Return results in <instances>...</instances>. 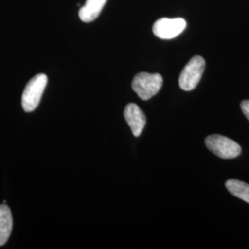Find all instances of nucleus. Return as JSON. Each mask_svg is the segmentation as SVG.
<instances>
[{
  "instance_id": "nucleus-4",
  "label": "nucleus",
  "mask_w": 249,
  "mask_h": 249,
  "mask_svg": "<svg viewBox=\"0 0 249 249\" xmlns=\"http://www.w3.org/2000/svg\"><path fill=\"white\" fill-rule=\"evenodd\" d=\"M205 66L206 63L202 56L196 55L192 57L180 74L178 80L180 88L186 91L195 89L198 82L201 80Z\"/></svg>"
},
{
  "instance_id": "nucleus-1",
  "label": "nucleus",
  "mask_w": 249,
  "mask_h": 249,
  "mask_svg": "<svg viewBox=\"0 0 249 249\" xmlns=\"http://www.w3.org/2000/svg\"><path fill=\"white\" fill-rule=\"evenodd\" d=\"M162 82V77L158 73L141 72L134 77L132 89L140 98L147 101L159 92Z\"/></svg>"
},
{
  "instance_id": "nucleus-7",
  "label": "nucleus",
  "mask_w": 249,
  "mask_h": 249,
  "mask_svg": "<svg viewBox=\"0 0 249 249\" xmlns=\"http://www.w3.org/2000/svg\"><path fill=\"white\" fill-rule=\"evenodd\" d=\"M107 0H86L84 6L80 8L79 17L83 22H90L98 18Z\"/></svg>"
},
{
  "instance_id": "nucleus-5",
  "label": "nucleus",
  "mask_w": 249,
  "mask_h": 249,
  "mask_svg": "<svg viewBox=\"0 0 249 249\" xmlns=\"http://www.w3.org/2000/svg\"><path fill=\"white\" fill-rule=\"evenodd\" d=\"M187 27V21L182 18H162L155 21L152 31L160 39L170 40L178 37Z\"/></svg>"
},
{
  "instance_id": "nucleus-6",
  "label": "nucleus",
  "mask_w": 249,
  "mask_h": 249,
  "mask_svg": "<svg viewBox=\"0 0 249 249\" xmlns=\"http://www.w3.org/2000/svg\"><path fill=\"white\" fill-rule=\"evenodd\" d=\"M124 116L132 134L135 137H139L142 133L147 121L142 110L136 104H128L124 108Z\"/></svg>"
},
{
  "instance_id": "nucleus-3",
  "label": "nucleus",
  "mask_w": 249,
  "mask_h": 249,
  "mask_svg": "<svg viewBox=\"0 0 249 249\" xmlns=\"http://www.w3.org/2000/svg\"><path fill=\"white\" fill-rule=\"evenodd\" d=\"M46 84L47 76L45 74H38L27 83L21 97V105L25 112H33L38 107Z\"/></svg>"
},
{
  "instance_id": "nucleus-2",
  "label": "nucleus",
  "mask_w": 249,
  "mask_h": 249,
  "mask_svg": "<svg viewBox=\"0 0 249 249\" xmlns=\"http://www.w3.org/2000/svg\"><path fill=\"white\" fill-rule=\"evenodd\" d=\"M207 148L222 159H233L241 154L240 145L231 139L222 135L213 134L205 139Z\"/></svg>"
},
{
  "instance_id": "nucleus-10",
  "label": "nucleus",
  "mask_w": 249,
  "mask_h": 249,
  "mask_svg": "<svg viewBox=\"0 0 249 249\" xmlns=\"http://www.w3.org/2000/svg\"><path fill=\"white\" fill-rule=\"evenodd\" d=\"M241 109L244 113V115L249 120V100H245L241 103Z\"/></svg>"
},
{
  "instance_id": "nucleus-9",
  "label": "nucleus",
  "mask_w": 249,
  "mask_h": 249,
  "mask_svg": "<svg viewBox=\"0 0 249 249\" xmlns=\"http://www.w3.org/2000/svg\"><path fill=\"white\" fill-rule=\"evenodd\" d=\"M225 187L232 196H236L249 204V185L235 179H229Z\"/></svg>"
},
{
  "instance_id": "nucleus-8",
  "label": "nucleus",
  "mask_w": 249,
  "mask_h": 249,
  "mask_svg": "<svg viewBox=\"0 0 249 249\" xmlns=\"http://www.w3.org/2000/svg\"><path fill=\"white\" fill-rule=\"evenodd\" d=\"M13 219L10 209L7 205H0V247L4 246L11 234Z\"/></svg>"
}]
</instances>
